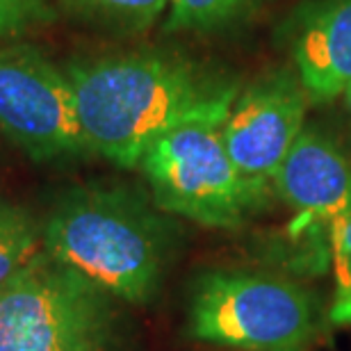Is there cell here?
<instances>
[{
	"instance_id": "1",
	"label": "cell",
	"mask_w": 351,
	"mask_h": 351,
	"mask_svg": "<svg viewBox=\"0 0 351 351\" xmlns=\"http://www.w3.org/2000/svg\"><path fill=\"white\" fill-rule=\"evenodd\" d=\"M64 71L89 153L121 169H137L153 139L235 91L187 62L156 53L80 60Z\"/></svg>"
},
{
	"instance_id": "5",
	"label": "cell",
	"mask_w": 351,
	"mask_h": 351,
	"mask_svg": "<svg viewBox=\"0 0 351 351\" xmlns=\"http://www.w3.org/2000/svg\"><path fill=\"white\" fill-rule=\"evenodd\" d=\"M315 313L313 294L290 278L213 269L194 285L189 333L237 351H297L313 338Z\"/></svg>"
},
{
	"instance_id": "11",
	"label": "cell",
	"mask_w": 351,
	"mask_h": 351,
	"mask_svg": "<svg viewBox=\"0 0 351 351\" xmlns=\"http://www.w3.org/2000/svg\"><path fill=\"white\" fill-rule=\"evenodd\" d=\"M41 249V223L30 210L0 199V287Z\"/></svg>"
},
{
	"instance_id": "15",
	"label": "cell",
	"mask_w": 351,
	"mask_h": 351,
	"mask_svg": "<svg viewBox=\"0 0 351 351\" xmlns=\"http://www.w3.org/2000/svg\"><path fill=\"white\" fill-rule=\"evenodd\" d=\"M342 96H345V105H347V112H349V119H351V85L345 89V94Z\"/></svg>"
},
{
	"instance_id": "7",
	"label": "cell",
	"mask_w": 351,
	"mask_h": 351,
	"mask_svg": "<svg viewBox=\"0 0 351 351\" xmlns=\"http://www.w3.org/2000/svg\"><path fill=\"white\" fill-rule=\"evenodd\" d=\"M308 105L311 98L299 75L285 71L258 80L235 96L221 137L251 210L274 189L280 167L304 132Z\"/></svg>"
},
{
	"instance_id": "8",
	"label": "cell",
	"mask_w": 351,
	"mask_h": 351,
	"mask_svg": "<svg viewBox=\"0 0 351 351\" xmlns=\"http://www.w3.org/2000/svg\"><path fill=\"white\" fill-rule=\"evenodd\" d=\"M274 192L304 221L328 230L338 301L333 315L351 322V269L345 263V233L351 221V160L317 130L304 128L274 182Z\"/></svg>"
},
{
	"instance_id": "4",
	"label": "cell",
	"mask_w": 351,
	"mask_h": 351,
	"mask_svg": "<svg viewBox=\"0 0 351 351\" xmlns=\"http://www.w3.org/2000/svg\"><path fill=\"white\" fill-rule=\"evenodd\" d=\"M112 297L44 249L0 287V351H110Z\"/></svg>"
},
{
	"instance_id": "12",
	"label": "cell",
	"mask_w": 351,
	"mask_h": 351,
	"mask_svg": "<svg viewBox=\"0 0 351 351\" xmlns=\"http://www.w3.org/2000/svg\"><path fill=\"white\" fill-rule=\"evenodd\" d=\"M258 0H169V32H206L242 19Z\"/></svg>"
},
{
	"instance_id": "6",
	"label": "cell",
	"mask_w": 351,
	"mask_h": 351,
	"mask_svg": "<svg viewBox=\"0 0 351 351\" xmlns=\"http://www.w3.org/2000/svg\"><path fill=\"white\" fill-rule=\"evenodd\" d=\"M0 132L34 162L89 153L71 80L32 46H0Z\"/></svg>"
},
{
	"instance_id": "10",
	"label": "cell",
	"mask_w": 351,
	"mask_h": 351,
	"mask_svg": "<svg viewBox=\"0 0 351 351\" xmlns=\"http://www.w3.org/2000/svg\"><path fill=\"white\" fill-rule=\"evenodd\" d=\"M75 19L119 32H144L162 16L169 0H60Z\"/></svg>"
},
{
	"instance_id": "9",
	"label": "cell",
	"mask_w": 351,
	"mask_h": 351,
	"mask_svg": "<svg viewBox=\"0 0 351 351\" xmlns=\"http://www.w3.org/2000/svg\"><path fill=\"white\" fill-rule=\"evenodd\" d=\"M294 62L311 103L345 94L351 85V0H326L308 14L294 39Z\"/></svg>"
},
{
	"instance_id": "14",
	"label": "cell",
	"mask_w": 351,
	"mask_h": 351,
	"mask_svg": "<svg viewBox=\"0 0 351 351\" xmlns=\"http://www.w3.org/2000/svg\"><path fill=\"white\" fill-rule=\"evenodd\" d=\"M345 263H347V267L351 269V221H349L347 233H345Z\"/></svg>"
},
{
	"instance_id": "3",
	"label": "cell",
	"mask_w": 351,
	"mask_h": 351,
	"mask_svg": "<svg viewBox=\"0 0 351 351\" xmlns=\"http://www.w3.org/2000/svg\"><path fill=\"white\" fill-rule=\"evenodd\" d=\"M237 96L230 91L171 125L144 151L137 169L149 180L158 210L208 228H235L251 210L221 125Z\"/></svg>"
},
{
	"instance_id": "13",
	"label": "cell",
	"mask_w": 351,
	"mask_h": 351,
	"mask_svg": "<svg viewBox=\"0 0 351 351\" xmlns=\"http://www.w3.org/2000/svg\"><path fill=\"white\" fill-rule=\"evenodd\" d=\"M55 10L48 0H0V37H23L51 23Z\"/></svg>"
},
{
	"instance_id": "2",
	"label": "cell",
	"mask_w": 351,
	"mask_h": 351,
	"mask_svg": "<svg viewBox=\"0 0 351 351\" xmlns=\"http://www.w3.org/2000/svg\"><path fill=\"white\" fill-rule=\"evenodd\" d=\"M153 206L128 187L71 189L41 223L44 251L112 299L149 304L171 251L169 226Z\"/></svg>"
}]
</instances>
